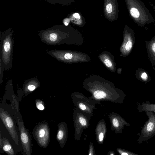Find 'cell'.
<instances>
[{
	"label": "cell",
	"mask_w": 155,
	"mask_h": 155,
	"mask_svg": "<svg viewBox=\"0 0 155 155\" xmlns=\"http://www.w3.org/2000/svg\"><path fill=\"white\" fill-rule=\"evenodd\" d=\"M126 2L131 17L138 25L144 27L155 23L153 17L141 0H126Z\"/></svg>",
	"instance_id": "cell-1"
},
{
	"label": "cell",
	"mask_w": 155,
	"mask_h": 155,
	"mask_svg": "<svg viewBox=\"0 0 155 155\" xmlns=\"http://www.w3.org/2000/svg\"><path fill=\"white\" fill-rule=\"evenodd\" d=\"M14 40L11 31L8 30L0 35V61L6 70L12 66Z\"/></svg>",
	"instance_id": "cell-2"
},
{
	"label": "cell",
	"mask_w": 155,
	"mask_h": 155,
	"mask_svg": "<svg viewBox=\"0 0 155 155\" xmlns=\"http://www.w3.org/2000/svg\"><path fill=\"white\" fill-rule=\"evenodd\" d=\"M33 136L38 145L41 147L46 148L50 140V134L48 124L43 122L37 124L33 128Z\"/></svg>",
	"instance_id": "cell-3"
},
{
	"label": "cell",
	"mask_w": 155,
	"mask_h": 155,
	"mask_svg": "<svg viewBox=\"0 0 155 155\" xmlns=\"http://www.w3.org/2000/svg\"><path fill=\"white\" fill-rule=\"evenodd\" d=\"M148 120L141 127L139 137L137 140L139 144L143 143L155 135V114L151 111H145Z\"/></svg>",
	"instance_id": "cell-4"
},
{
	"label": "cell",
	"mask_w": 155,
	"mask_h": 155,
	"mask_svg": "<svg viewBox=\"0 0 155 155\" xmlns=\"http://www.w3.org/2000/svg\"><path fill=\"white\" fill-rule=\"evenodd\" d=\"M0 118L15 143L18 144L19 138L14 121L10 115L4 109L0 108Z\"/></svg>",
	"instance_id": "cell-5"
},
{
	"label": "cell",
	"mask_w": 155,
	"mask_h": 155,
	"mask_svg": "<svg viewBox=\"0 0 155 155\" xmlns=\"http://www.w3.org/2000/svg\"><path fill=\"white\" fill-rule=\"evenodd\" d=\"M20 138L23 150L25 154L31 155L32 153L31 140L29 133L26 129L24 123L20 119L18 120Z\"/></svg>",
	"instance_id": "cell-6"
},
{
	"label": "cell",
	"mask_w": 155,
	"mask_h": 155,
	"mask_svg": "<svg viewBox=\"0 0 155 155\" xmlns=\"http://www.w3.org/2000/svg\"><path fill=\"white\" fill-rule=\"evenodd\" d=\"M125 34L126 41L124 45V51L126 54L130 53L135 42V37L134 30L129 28L126 31Z\"/></svg>",
	"instance_id": "cell-7"
},
{
	"label": "cell",
	"mask_w": 155,
	"mask_h": 155,
	"mask_svg": "<svg viewBox=\"0 0 155 155\" xmlns=\"http://www.w3.org/2000/svg\"><path fill=\"white\" fill-rule=\"evenodd\" d=\"M145 43L149 60L155 71L154 67L155 65V36L148 41H146Z\"/></svg>",
	"instance_id": "cell-8"
},
{
	"label": "cell",
	"mask_w": 155,
	"mask_h": 155,
	"mask_svg": "<svg viewBox=\"0 0 155 155\" xmlns=\"http://www.w3.org/2000/svg\"><path fill=\"white\" fill-rule=\"evenodd\" d=\"M23 86L24 93L26 95L38 88L40 86V82L36 78H32L26 80Z\"/></svg>",
	"instance_id": "cell-9"
},
{
	"label": "cell",
	"mask_w": 155,
	"mask_h": 155,
	"mask_svg": "<svg viewBox=\"0 0 155 155\" xmlns=\"http://www.w3.org/2000/svg\"><path fill=\"white\" fill-rule=\"evenodd\" d=\"M137 107L139 112L149 111L155 114V104H151L148 100L141 104L139 102L137 103Z\"/></svg>",
	"instance_id": "cell-10"
},
{
	"label": "cell",
	"mask_w": 155,
	"mask_h": 155,
	"mask_svg": "<svg viewBox=\"0 0 155 155\" xmlns=\"http://www.w3.org/2000/svg\"><path fill=\"white\" fill-rule=\"evenodd\" d=\"M135 75L136 78L142 82L148 83L151 80L148 72L142 68L137 69L136 71Z\"/></svg>",
	"instance_id": "cell-11"
},
{
	"label": "cell",
	"mask_w": 155,
	"mask_h": 155,
	"mask_svg": "<svg viewBox=\"0 0 155 155\" xmlns=\"http://www.w3.org/2000/svg\"><path fill=\"white\" fill-rule=\"evenodd\" d=\"M58 130L56 138L61 147L64 143L65 132L64 128L62 123H59L58 125Z\"/></svg>",
	"instance_id": "cell-12"
},
{
	"label": "cell",
	"mask_w": 155,
	"mask_h": 155,
	"mask_svg": "<svg viewBox=\"0 0 155 155\" xmlns=\"http://www.w3.org/2000/svg\"><path fill=\"white\" fill-rule=\"evenodd\" d=\"M3 150L8 155H14L15 154L14 150L8 139L4 137L3 138Z\"/></svg>",
	"instance_id": "cell-13"
},
{
	"label": "cell",
	"mask_w": 155,
	"mask_h": 155,
	"mask_svg": "<svg viewBox=\"0 0 155 155\" xmlns=\"http://www.w3.org/2000/svg\"><path fill=\"white\" fill-rule=\"evenodd\" d=\"M93 95L96 98L100 99L105 97L106 96V94L104 91H96L94 93Z\"/></svg>",
	"instance_id": "cell-14"
},
{
	"label": "cell",
	"mask_w": 155,
	"mask_h": 155,
	"mask_svg": "<svg viewBox=\"0 0 155 155\" xmlns=\"http://www.w3.org/2000/svg\"><path fill=\"white\" fill-rule=\"evenodd\" d=\"M36 107L39 110H42L45 109V106L44 102L39 99L35 100Z\"/></svg>",
	"instance_id": "cell-15"
},
{
	"label": "cell",
	"mask_w": 155,
	"mask_h": 155,
	"mask_svg": "<svg viewBox=\"0 0 155 155\" xmlns=\"http://www.w3.org/2000/svg\"><path fill=\"white\" fill-rule=\"evenodd\" d=\"M4 67L1 61H0V83L1 84L2 82L3 70L4 69Z\"/></svg>",
	"instance_id": "cell-16"
},
{
	"label": "cell",
	"mask_w": 155,
	"mask_h": 155,
	"mask_svg": "<svg viewBox=\"0 0 155 155\" xmlns=\"http://www.w3.org/2000/svg\"><path fill=\"white\" fill-rule=\"evenodd\" d=\"M106 10L108 13H111L112 11V6L110 4H108L106 6Z\"/></svg>",
	"instance_id": "cell-17"
},
{
	"label": "cell",
	"mask_w": 155,
	"mask_h": 155,
	"mask_svg": "<svg viewBox=\"0 0 155 155\" xmlns=\"http://www.w3.org/2000/svg\"><path fill=\"white\" fill-rule=\"evenodd\" d=\"M104 63L105 65L108 67H110L112 66L111 62L109 59H105L104 61Z\"/></svg>",
	"instance_id": "cell-18"
},
{
	"label": "cell",
	"mask_w": 155,
	"mask_h": 155,
	"mask_svg": "<svg viewBox=\"0 0 155 155\" xmlns=\"http://www.w3.org/2000/svg\"><path fill=\"white\" fill-rule=\"evenodd\" d=\"M113 124L114 127H117L119 125V122L117 119L114 118L112 120Z\"/></svg>",
	"instance_id": "cell-19"
},
{
	"label": "cell",
	"mask_w": 155,
	"mask_h": 155,
	"mask_svg": "<svg viewBox=\"0 0 155 155\" xmlns=\"http://www.w3.org/2000/svg\"><path fill=\"white\" fill-rule=\"evenodd\" d=\"M79 106L80 108L82 110H84L86 108L85 106L83 103H80L79 104Z\"/></svg>",
	"instance_id": "cell-20"
},
{
	"label": "cell",
	"mask_w": 155,
	"mask_h": 155,
	"mask_svg": "<svg viewBox=\"0 0 155 155\" xmlns=\"http://www.w3.org/2000/svg\"><path fill=\"white\" fill-rule=\"evenodd\" d=\"M3 145V138H2V137L1 134V131H0V149H1V148L2 147Z\"/></svg>",
	"instance_id": "cell-21"
},
{
	"label": "cell",
	"mask_w": 155,
	"mask_h": 155,
	"mask_svg": "<svg viewBox=\"0 0 155 155\" xmlns=\"http://www.w3.org/2000/svg\"><path fill=\"white\" fill-rule=\"evenodd\" d=\"M104 138V135L102 133H101L99 136V140L100 141L103 140Z\"/></svg>",
	"instance_id": "cell-22"
},
{
	"label": "cell",
	"mask_w": 155,
	"mask_h": 155,
	"mask_svg": "<svg viewBox=\"0 0 155 155\" xmlns=\"http://www.w3.org/2000/svg\"><path fill=\"white\" fill-rule=\"evenodd\" d=\"M69 19L68 18L65 19V20L64 21V24L66 26L68 25L69 23Z\"/></svg>",
	"instance_id": "cell-23"
},
{
	"label": "cell",
	"mask_w": 155,
	"mask_h": 155,
	"mask_svg": "<svg viewBox=\"0 0 155 155\" xmlns=\"http://www.w3.org/2000/svg\"><path fill=\"white\" fill-rule=\"evenodd\" d=\"M74 17L77 18H80V16L79 14L78 13H76L73 14Z\"/></svg>",
	"instance_id": "cell-24"
},
{
	"label": "cell",
	"mask_w": 155,
	"mask_h": 155,
	"mask_svg": "<svg viewBox=\"0 0 155 155\" xmlns=\"http://www.w3.org/2000/svg\"><path fill=\"white\" fill-rule=\"evenodd\" d=\"M85 120V119L83 117H80L79 118V121L81 124Z\"/></svg>",
	"instance_id": "cell-25"
}]
</instances>
